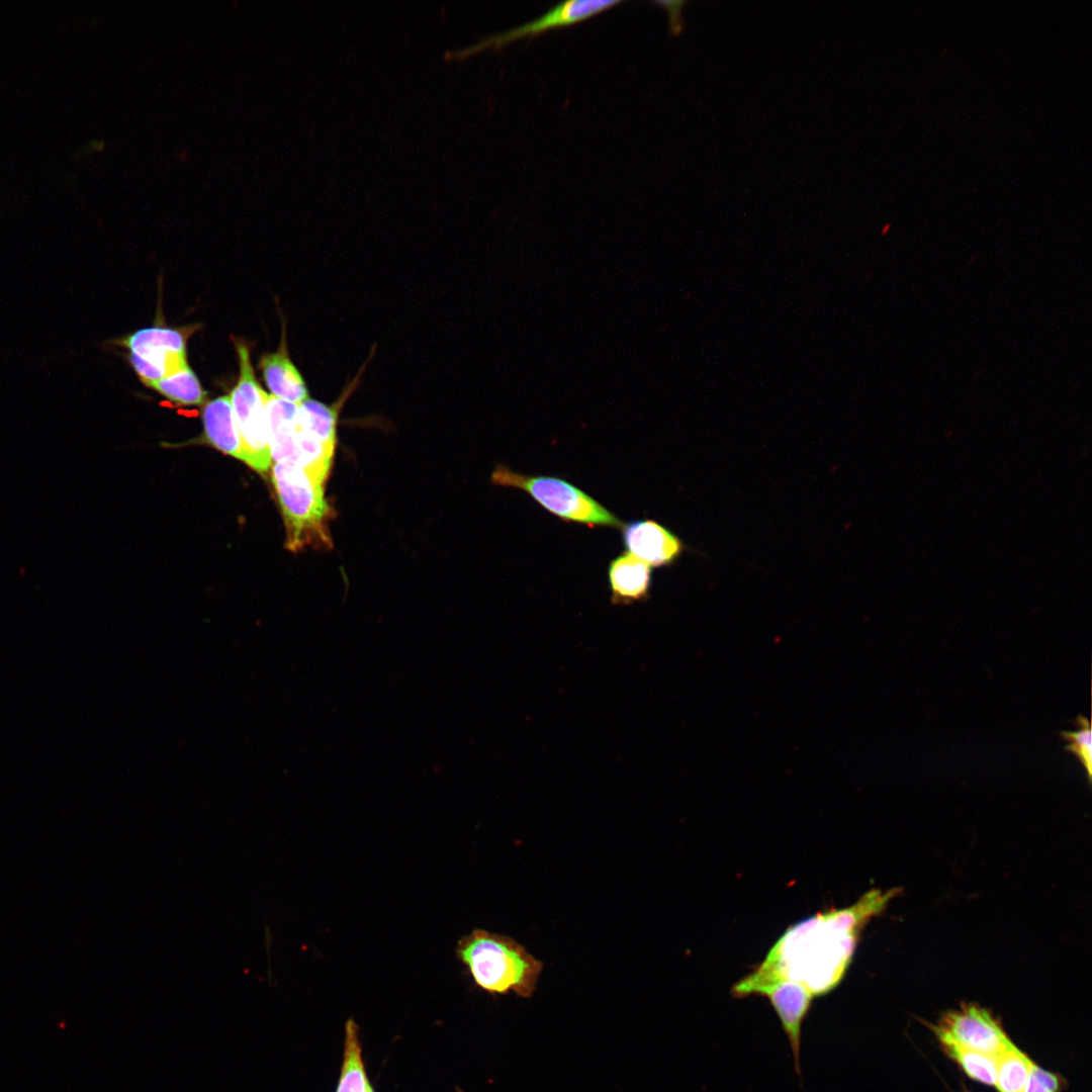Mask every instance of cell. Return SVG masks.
Wrapping results in <instances>:
<instances>
[{
	"label": "cell",
	"mask_w": 1092,
	"mask_h": 1092,
	"mask_svg": "<svg viewBox=\"0 0 1092 1092\" xmlns=\"http://www.w3.org/2000/svg\"><path fill=\"white\" fill-rule=\"evenodd\" d=\"M456 953L474 983L489 994L510 992L530 998L543 963L509 936L474 929L457 943Z\"/></svg>",
	"instance_id": "7a4b0ae2"
},
{
	"label": "cell",
	"mask_w": 1092,
	"mask_h": 1092,
	"mask_svg": "<svg viewBox=\"0 0 1092 1092\" xmlns=\"http://www.w3.org/2000/svg\"><path fill=\"white\" fill-rule=\"evenodd\" d=\"M896 894L897 890H871L849 907L791 926L762 963L733 986V996L754 995L761 986L779 981L797 983L813 997L829 993L846 973L866 923Z\"/></svg>",
	"instance_id": "6da1fadb"
},
{
	"label": "cell",
	"mask_w": 1092,
	"mask_h": 1092,
	"mask_svg": "<svg viewBox=\"0 0 1092 1092\" xmlns=\"http://www.w3.org/2000/svg\"><path fill=\"white\" fill-rule=\"evenodd\" d=\"M151 387L168 399L186 405H200L206 400L205 391L189 367L159 380Z\"/></svg>",
	"instance_id": "ac0fdd59"
},
{
	"label": "cell",
	"mask_w": 1092,
	"mask_h": 1092,
	"mask_svg": "<svg viewBox=\"0 0 1092 1092\" xmlns=\"http://www.w3.org/2000/svg\"><path fill=\"white\" fill-rule=\"evenodd\" d=\"M491 482L526 492L544 510L567 523L612 529H622L625 524L589 494L557 476L524 474L499 464L491 474Z\"/></svg>",
	"instance_id": "277c9868"
},
{
	"label": "cell",
	"mask_w": 1092,
	"mask_h": 1092,
	"mask_svg": "<svg viewBox=\"0 0 1092 1092\" xmlns=\"http://www.w3.org/2000/svg\"><path fill=\"white\" fill-rule=\"evenodd\" d=\"M754 995L767 997L777 1011L791 1044L796 1072L800 1074L802 1023L810 1009L813 996L801 985L790 981L761 986Z\"/></svg>",
	"instance_id": "30bf717a"
},
{
	"label": "cell",
	"mask_w": 1092,
	"mask_h": 1092,
	"mask_svg": "<svg viewBox=\"0 0 1092 1092\" xmlns=\"http://www.w3.org/2000/svg\"><path fill=\"white\" fill-rule=\"evenodd\" d=\"M1032 1060L1014 1043L997 1059L994 1087L998 1092H1024Z\"/></svg>",
	"instance_id": "e0dca14e"
},
{
	"label": "cell",
	"mask_w": 1092,
	"mask_h": 1092,
	"mask_svg": "<svg viewBox=\"0 0 1092 1092\" xmlns=\"http://www.w3.org/2000/svg\"><path fill=\"white\" fill-rule=\"evenodd\" d=\"M621 3L620 0H571L562 2L535 20L485 37L466 49L452 52L451 59L463 60L485 50H499L523 37H535L548 30L575 25Z\"/></svg>",
	"instance_id": "8992f818"
},
{
	"label": "cell",
	"mask_w": 1092,
	"mask_h": 1092,
	"mask_svg": "<svg viewBox=\"0 0 1092 1092\" xmlns=\"http://www.w3.org/2000/svg\"><path fill=\"white\" fill-rule=\"evenodd\" d=\"M621 530L626 550L650 567L672 566L688 549L677 535L654 520L625 523Z\"/></svg>",
	"instance_id": "9c48e42d"
},
{
	"label": "cell",
	"mask_w": 1092,
	"mask_h": 1092,
	"mask_svg": "<svg viewBox=\"0 0 1092 1092\" xmlns=\"http://www.w3.org/2000/svg\"><path fill=\"white\" fill-rule=\"evenodd\" d=\"M259 367L271 395L295 404L308 398L304 379L289 357L285 333L278 350L263 355Z\"/></svg>",
	"instance_id": "7c38bea8"
},
{
	"label": "cell",
	"mask_w": 1092,
	"mask_h": 1092,
	"mask_svg": "<svg viewBox=\"0 0 1092 1092\" xmlns=\"http://www.w3.org/2000/svg\"><path fill=\"white\" fill-rule=\"evenodd\" d=\"M121 344L146 361L160 380L188 367L184 332L162 327L146 328L127 336Z\"/></svg>",
	"instance_id": "ba28073f"
},
{
	"label": "cell",
	"mask_w": 1092,
	"mask_h": 1092,
	"mask_svg": "<svg viewBox=\"0 0 1092 1092\" xmlns=\"http://www.w3.org/2000/svg\"><path fill=\"white\" fill-rule=\"evenodd\" d=\"M367 1092H375V1091H374V1089H373V1087H372V1085H370V1086H369V1088H368V1091H367Z\"/></svg>",
	"instance_id": "44dd1931"
},
{
	"label": "cell",
	"mask_w": 1092,
	"mask_h": 1092,
	"mask_svg": "<svg viewBox=\"0 0 1092 1092\" xmlns=\"http://www.w3.org/2000/svg\"><path fill=\"white\" fill-rule=\"evenodd\" d=\"M1066 1088L1067 1081L1063 1076L1032 1062L1024 1092H1064Z\"/></svg>",
	"instance_id": "ffe728a7"
},
{
	"label": "cell",
	"mask_w": 1092,
	"mask_h": 1092,
	"mask_svg": "<svg viewBox=\"0 0 1092 1092\" xmlns=\"http://www.w3.org/2000/svg\"><path fill=\"white\" fill-rule=\"evenodd\" d=\"M202 419L208 442L224 454L243 460L241 436L230 396H220L207 402Z\"/></svg>",
	"instance_id": "4fadbf2b"
},
{
	"label": "cell",
	"mask_w": 1092,
	"mask_h": 1092,
	"mask_svg": "<svg viewBox=\"0 0 1092 1092\" xmlns=\"http://www.w3.org/2000/svg\"><path fill=\"white\" fill-rule=\"evenodd\" d=\"M266 414L272 460L274 462H294L293 439L297 424L298 404L268 394Z\"/></svg>",
	"instance_id": "5bb4252c"
},
{
	"label": "cell",
	"mask_w": 1092,
	"mask_h": 1092,
	"mask_svg": "<svg viewBox=\"0 0 1092 1092\" xmlns=\"http://www.w3.org/2000/svg\"><path fill=\"white\" fill-rule=\"evenodd\" d=\"M936 1025L959 1044L994 1059L1013 1044L993 1013L974 1003L943 1013Z\"/></svg>",
	"instance_id": "52a82bcc"
},
{
	"label": "cell",
	"mask_w": 1092,
	"mask_h": 1092,
	"mask_svg": "<svg viewBox=\"0 0 1092 1092\" xmlns=\"http://www.w3.org/2000/svg\"><path fill=\"white\" fill-rule=\"evenodd\" d=\"M651 567L628 551L611 560L608 579L613 605L628 606L649 599Z\"/></svg>",
	"instance_id": "8fae6325"
},
{
	"label": "cell",
	"mask_w": 1092,
	"mask_h": 1092,
	"mask_svg": "<svg viewBox=\"0 0 1092 1092\" xmlns=\"http://www.w3.org/2000/svg\"><path fill=\"white\" fill-rule=\"evenodd\" d=\"M362 1058L359 1028L353 1019L346 1022L344 1057L336 1092H367L370 1086Z\"/></svg>",
	"instance_id": "2e32d148"
},
{
	"label": "cell",
	"mask_w": 1092,
	"mask_h": 1092,
	"mask_svg": "<svg viewBox=\"0 0 1092 1092\" xmlns=\"http://www.w3.org/2000/svg\"><path fill=\"white\" fill-rule=\"evenodd\" d=\"M943 1053L971 1079L994 1086L997 1059L967 1049L950 1038L941 1028L928 1024Z\"/></svg>",
	"instance_id": "9a60e30c"
},
{
	"label": "cell",
	"mask_w": 1092,
	"mask_h": 1092,
	"mask_svg": "<svg viewBox=\"0 0 1092 1092\" xmlns=\"http://www.w3.org/2000/svg\"><path fill=\"white\" fill-rule=\"evenodd\" d=\"M1077 731H1062L1061 737L1067 742L1065 750L1074 754L1084 767L1088 782L1092 780V731L1088 718H1077Z\"/></svg>",
	"instance_id": "d6986e66"
},
{
	"label": "cell",
	"mask_w": 1092,
	"mask_h": 1092,
	"mask_svg": "<svg viewBox=\"0 0 1092 1092\" xmlns=\"http://www.w3.org/2000/svg\"><path fill=\"white\" fill-rule=\"evenodd\" d=\"M236 348L240 375L230 398L241 436L243 461L257 472L265 473L272 463L266 414L268 394L256 380L248 347L237 342Z\"/></svg>",
	"instance_id": "5b68a950"
},
{
	"label": "cell",
	"mask_w": 1092,
	"mask_h": 1092,
	"mask_svg": "<svg viewBox=\"0 0 1092 1092\" xmlns=\"http://www.w3.org/2000/svg\"><path fill=\"white\" fill-rule=\"evenodd\" d=\"M271 480L284 517L287 548L295 551L315 541L330 545L325 484L291 461L274 462Z\"/></svg>",
	"instance_id": "3957f363"
}]
</instances>
